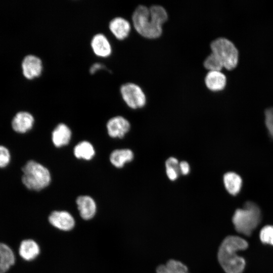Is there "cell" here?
I'll return each instance as SVG.
<instances>
[{
	"label": "cell",
	"mask_w": 273,
	"mask_h": 273,
	"mask_svg": "<svg viewBox=\"0 0 273 273\" xmlns=\"http://www.w3.org/2000/svg\"><path fill=\"white\" fill-rule=\"evenodd\" d=\"M203 64L204 66L209 71H220L223 67L220 60L212 52L205 59Z\"/></svg>",
	"instance_id": "603a6c76"
},
{
	"label": "cell",
	"mask_w": 273,
	"mask_h": 273,
	"mask_svg": "<svg viewBox=\"0 0 273 273\" xmlns=\"http://www.w3.org/2000/svg\"><path fill=\"white\" fill-rule=\"evenodd\" d=\"M74 156L78 159L90 160L95 155V151L93 145L87 141H82L74 148Z\"/></svg>",
	"instance_id": "44dd1931"
},
{
	"label": "cell",
	"mask_w": 273,
	"mask_h": 273,
	"mask_svg": "<svg viewBox=\"0 0 273 273\" xmlns=\"http://www.w3.org/2000/svg\"><path fill=\"white\" fill-rule=\"evenodd\" d=\"M34 121V118L30 113L21 111L17 113L14 117L12 126L15 131L25 133L31 129Z\"/></svg>",
	"instance_id": "4fadbf2b"
},
{
	"label": "cell",
	"mask_w": 273,
	"mask_h": 273,
	"mask_svg": "<svg viewBox=\"0 0 273 273\" xmlns=\"http://www.w3.org/2000/svg\"><path fill=\"white\" fill-rule=\"evenodd\" d=\"M23 73L29 79L39 77L43 67L41 59L38 56L29 54L26 56L22 62Z\"/></svg>",
	"instance_id": "ba28073f"
},
{
	"label": "cell",
	"mask_w": 273,
	"mask_h": 273,
	"mask_svg": "<svg viewBox=\"0 0 273 273\" xmlns=\"http://www.w3.org/2000/svg\"><path fill=\"white\" fill-rule=\"evenodd\" d=\"M261 220V211L254 202L248 201L243 208L237 209L232 218L235 228L238 233L249 236Z\"/></svg>",
	"instance_id": "3957f363"
},
{
	"label": "cell",
	"mask_w": 273,
	"mask_h": 273,
	"mask_svg": "<svg viewBox=\"0 0 273 273\" xmlns=\"http://www.w3.org/2000/svg\"><path fill=\"white\" fill-rule=\"evenodd\" d=\"M205 83L210 90L219 91L225 87L226 77L221 71H209L205 77Z\"/></svg>",
	"instance_id": "5bb4252c"
},
{
	"label": "cell",
	"mask_w": 273,
	"mask_h": 273,
	"mask_svg": "<svg viewBox=\"0 0 273 273\" xmlns=\"http://www.w3.org/2000/svg\"><path fill=\"white\" fill-rule=\"evenodd\" d=\"M178 160L173 157L168 158L165 162L166 173L171 181L176 180L180 174Z\"/></svg>",
	"instance_id": "7402d4cb"
},
{
	"label": "cell",
	"mask_w": 273,
	"mask_h": 273,
	"mask_svg": "<svg viewBox=\"0 0 273 273\" xmlns=\"http://www.w3.org/2000/svg\"><path fill=\"white\" fill-rule=\"evenodd\" d=\"M49 222L55 228L64 231L71 230L75 225L72 215L66 211H54L49 216Z\"/></svg>",
	"instance_id": "9c48e42d"
},
{
	"label": "cell",
	"mask_w": 273,
	"mask_h": 273,
	"mask_svg": "<svg viewBox=\"0 0 273 273\" xmlns=\"http://www.w3.org/2000/svg\"><path fill=\"white\" fill-rule=\"evenodd\" d=\"M133 26L143 36L155 38L162 32L163 20L154 11L144 5L138 6L132 15Z\"/></svg>",
	"instance_id": "7a4b0ae2"
},
{
	"label": "cell",
	"mask_w": 273,
	"mask_h": 273,
	"mask_svg": "<svg viewBox=\"0 0 273 273\" xmlns=\"http://www.w3.org/2000/svg\"><path fill=\"white\" fill-rule=\"evenodd\" d=\"M19 252L21 257L25 260L35 259L39 254L40 248L37 243L33 240L27 239L22 241Z\"/></svg>",
	"instance_id": "2e32d148"
},
{
	"label": "cell",
	"mask_w": 273,
	"mask_h": 273,
	"mask_svg": "<svg viewBox=\"0 0 273 273\" xmlns=\"http://www.w3.org/2000/svg\"><path fill=\"white\" fill-rule=\"evenodd\" d=\"M10 154L4 146H0V167L6 166L10 162Z\"/></svg>",
	"instance_id": "484cf974"
},
{
	"label": "cell",
	"mask_w": 273,
	"mask_h": 273,
	"mask_svg": "<svg viewBox=\"0 0 273 273\" xmlns=\"http://www.w3.org/2000/svg\"><path fill=\"white\" fill-rule=\"evenodd\" d=\"M103 70H108V68L104 64L97 62L90 65L89 68V72L90 74H94L97 72Z\"/></svg>",
	"instance_id": "4316f807"
},
{
	"label": "cell",
	"mask_w": 273,
	"mask_h": 273,
	"mask_svg": "<svg viewBox=\"0 0 273 273\" xmlns=\"http://www.w3.org/2000/svg\"><path fill=\"white\" fill-rule=\"evenodd\" d=\"M130 128L129 121L124 117L116 116L110 118L107 123L109 135L113 138H122Z\"/></svg>",
	"instance_id": "30bf717a"
},
{
	"label": "cell",
	"mask_w": 273,
	"mask_h": 273,
	"mask_svg": "<svg viewBox=\"0 0 273 273\" xmlns=\"http://www.w3.org/2000/svg\"><path fill=\"white\" fill-rule=\"evenodd\" d=\"M23 184L28 189L40 191L48 186L51 180L49 170L33 160L28 161L22 168Z\"/></svg>",
	"instance_id": "277c9868"
},
{
	"label": "cell",
	"mask_w": 273,
	"mask_h": 273,
	"mask_svg": "<svg viewBox=\"0 0 273 273\" xmlns=\"http://www.w3.org/2000/svg\"><path fill=\"white\" fill-rule=\"evenodd\" d=\"M71 131L67 125L60 123L54 128L52 133V140L57 147L67 145L71 139Z\"/></svg>",
	"instance_id": "9a60e30c"
},
{
	"label": "cell",
	"mask_w": 273,
	"mask_h": 273,
	"mask_svg": "<svg viewBox=\"0 0 273 273\" xmlns=\"http://www.w3.org/2000/svg\"><path fill=\"white\" fill-rule=\"evenodd\" d=\"M108 28L113 35L118 40H123L129 35L131 30V24L125 18L116 16L111 19Z\"/></svg>",
	"instance_id": "8fae6325"
},
{
	"label": "cell",
	"mask_w": 273,
	"mask_h": 273,
	"mask_svg": "<svg viewBox=\"0 0 273 273\" xmlns=\"http://www.w3.org/2000/svg\"><path fill=\"white\" fill-rule=\"evenodd\" d=\"M156 273H189V271L187 266L181 262L170 259L166 264L159 265Z\"/></svg>",
	"instance_id": "ffe728a7"
},
{
	"label": "cell",
	"mask_w": 273,
	"mask_h": 273,
	"mask_svg": "<svg viewBox=\"0 0 273 273\" xmlns=\"http://www.w3.org/2000/svg\"><path fill=\"white\" fill-rule=\"evenodd\" d=\"M90 45L93 53L98 57L106 58L112 53V44L108 37L103 33L94 34L91 38Z\"/></svg>",
	"instance_id": "52a82bcc"
},
{
	"label": "cell",
	"mask_w": 273,
	"mask_h": 273,
	"mask_svg": "<svg viewBox=\"0 0 273 273\" xmlns=\"http://www.w3.org/2000/svg\"><path fill=\"white\" fill-rule=\"evenodd\" d=\"M247 242L236 236L226 237L221 243L217 253V258L226 273H242L245 268V259L237 252L248 248Z\"/></svg>",
	"instance_id": "6da1fadb"
},
{
	"label": "cell",
	"mask_w": 273,
	"mask_h": 273,
	"mask_svg": "<svg viewBox=\"0 0 273 273\" xmlns=\"http://www.w3.org/2000/svg\"><path fill=\"white\" fill-rule=\"evenodd\" d=\"M133 157V153L130 149H117L111 153L110 161L115 167L121 168L125 163L131 161Z\"/></svg>",
	"instance_id": "e0dca14e"
},
{
	"label": "cell",
	"mask_w": 273,
	"mask_h": 273,
	"mask_svg": "<svg viewBox=\"0 0 273 273\" xmlns=\"http://www.w3.org/2000/svg\"><path fill=\"white\" fill-rule=\"evenodd\" d=\"M179 168L180 173L185 175L188 174L190 171V165L185 161H182L179 162Z\"/></svg>",
	"instance_id": "83f0119b"
},
{
	"label": "cell",
	"mask_w": 273,
	"mask_h": 273,
	"mask_svg": "<svg viewBox=\"0 0 273 273\" xmlns=\"http://www.w3.org/2000/svg\"><path fill=\"white\" fill-rule=\"evenodd\" d=\"M120 93L124 102L130 108H142L146 104V95L142 88L135 83L122 84L120 87Z\"/></svg>",
	"instance_id": "8992f818"
},
{
	"label": "cell",
	"mask_w": 273,
	"mask_h": 273,
	"mask_svg": "<svg viewBox=\"0 0 273 273\" xmlns=\"http://www.w3.org/2000/svg\"><path fill=\"white\" fill-rule=\"evenodd\" d=\"M223 181L226 190L231 195H236L240 192L242 180L237 173L234 172L225 173L223 177Z\"/></svg>",
	"instance_id": "ac0fdd59"
},
{
	"label": "cell",
	"mask_w": 273,
	"mask_h": 273,
	"mask_svg": "<svg viewBox=\"0 0 273 273\" xmlns=\"http://www.w3.org/2000/svg\"><path fill=\"white\" fill-rule=\"evenodd\" d=\"M76 202L82 219L89 220L94 217L96 213L97 206L91 197L87 195L80 196L77 197Z\"/></svg>",
	"instance_id": "7c38bea8"
},
{
	"label": "cell",
	"mask_w": 273,
	"mask_h": 273,
	"mask_svg": "<svg viewBox=\"0 0 273 273\" xmlns=\"http://www.w3.org/2000/svg\"><path fill=\"white\" fill-rule=\"evenodd\" d=\"M265 123L269 134L273 138V107L265 110Z\"/></svg>",
	"instance_id": "d4e9b609"
},
{
	"label": "cell",
	"mask_w": 273,
	"mask_h": 273,
	"mask_svg": "<svg viewBox=\"0 0 273 273\" xmlns=\"http://www.w3.org/2000/svg\"><path fill=\"white\" fill-rule=\"evenodd\" d=\"M12 250L7 245L0 243V273H6L15 263Z\"/></svg>",
	"instance_id": "d6986e66"
},
{
	"label": "cell",
	"mask_w": 273,
	"mask_h": 273,
	"mask_svg": "<svg viewBox=\"0 0 273 273\" xmlns=\"http://www.w3.org/2000/svg\"><path fill=\"white\" fill-rule=\"evenodd\" d=\"M259 237L263 243L273 246V225L264 226L260 232Z\"/></svg>",
	"instance_id": "cb8c5ba5"
},
{
	"label": "cell",
	"mask_w": 273,
	"mask_h": 273,
	"mask_svg": "<svg viewBox=\"0 0 273 273\" xmlns=\"http://www.w3.org/2000/svg\"><path fill=\"white\" fill-rule=\"evenodd\" d=\"M210 48L223 67L229 70L236 67L239 60V52L232 41L223 37H218L211 42Z\"/></svg>",
	"instance_id": "5b68a950"
}]
</instances>
